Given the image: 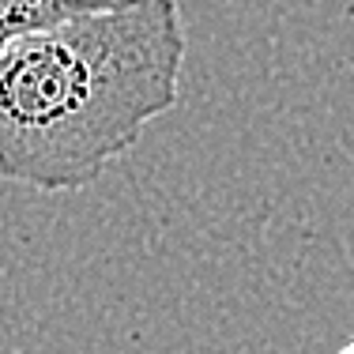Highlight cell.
Instances as JSON below:
<instances>
[{
	"mask_svg": "<svg viewBox=\"0 0 354 354\" xmlns=\"http://www.w3.org/2000/svg\"><path fill=\"white\" fill-rule=\"evenodd\" d=\"M177 0H121L0 41V177L80 192L177 106Z\"/></svg>",
	"mask_w": 354,
	"mask_h": 354,
	"instance_id": "1",
	"label": "cell"
},
{
	"mask_svg": "<svg viewBox=\"0 0 354 354\" xmlns=\"http://www.w3.org/2000/svg\"><path fill=\"white\" fill-rule=\"evenodd\" d=\"M121 0H0V38L23 35V30L53 27L87 12H102Z\"/></svg>",
	"mask_w": 354,
	"mask_h": 354,
	"instance_id": "2",
	"label": "cell"
},
{
	"mask_svg": "<svg viewBox=\"0 0 354 354\" xmlns=\"http://www.w3.org/2000/svg\"><path fill=\"white\" fill-rule=\"evenodd\" d=\"M339 354H354V339H351V343H347V347H343Z\"/></svg>",
	"mask_w": 354,
	"mask_h": 354,
	"instance_id": "3",
	"label": "cell"
},
{
	"mask_svg": "<svg viewBox=\"0 0 354 354\" xmlns=\"http://www.w3.org/2000/svg\"><path fill=\"white\" fill-rule=\"evenodd\" d=\"M0 41H4V38H0Z\"/></svg>",
	"mask_w": 354,
	"mask_h": 354,
	"instance_id": "4",
	"label": "cell"
}]
</instances>
